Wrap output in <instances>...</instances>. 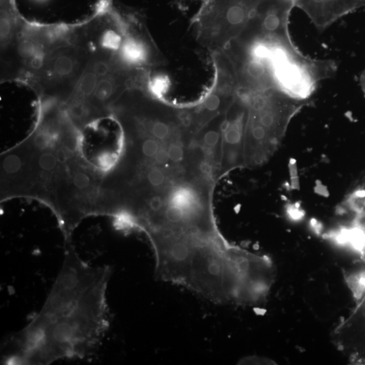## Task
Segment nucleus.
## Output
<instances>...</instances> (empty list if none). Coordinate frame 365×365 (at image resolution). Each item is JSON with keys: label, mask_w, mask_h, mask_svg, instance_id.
Masks as SVG:
<instances>
[{"label": "nucleus", "mask_w": 365, "mask_h": 365, "mask_svg": "<svg viewBox=\"0 0 365 365\" xmlns=\"http://www.w3.org/2000/svg\"><path fill=\"white\" fill-rule=\"evenodd\" d=\"M112 273L109 265L91 266L67 247L44 306L4 344L2 364L48 365L94 352L110 325L107 290Z\"/></svg>", "instance_id": "nucleus-1"}, {"label": "nucleus", "mask_w": 365, "mask_h": 365, "mask_svg": "<svg viewBox=\"0 0 365 365\" xmlns=\"http://www.w3.org/2000/svg\"><path fill=\"white\" fill-rule=\"evenodd\" d=\"M243 95L248 106L245 166L258 167L273 156L291 120L308 101L294 98L277 88Z\"/></svg>", "instance_id": "nucleus-2"}, {"label": "nucleus", "mask_w": 365, "mask_h": 365, "mask_svg": "<svg viewBox=\"0 0 365 365\" xmlns=\"http://www.w3.org/2000/svg\"><path fill=\"white\" fill-rule=\"evenodd\" d=\"M75 34L70 42L48 53L41 70L26 83L41 101L66 103L88 66L92 53Z\"/></svg>", "instance_id": "nucleus-3"}, {"label": "nucleus", "mask_w": 365, "mask_h": 365, "mask_svg": "<svg viewBox=\"0 0 365 365\" xmlns=\"http://www.w3.org/2000/svg\"><path fill=\"white\" fill-rule=\"evenodd\" d=\"M271 56L277 89L302 101H309L319 83L337 69L334 61L305 56L294 44L275 46Z\"/></svg>", "instance_id": "nucleus-4"}, {"label": "nucleus", "mask_w": 365, "mask_h": 365, "mask_svg": "<svg viewBox=\"0 0 365 365\" xmlns=\"http://www.w3.org/2000/svg\"><path fill=\"white\" fill-rule=\"evenodd\" d=\"M293 0H262L238 40L244 43L262 42L289 44V16Z\"/></svg>", "instance_id": "nucleus-5"}, {"label": "nucleus", "mask_w": 365, "mask_h": 365, "mask_svg": "<svg viewBox=\"0 0 365 365\" xmlns=\"http://www.w3.org/2000/svg\"><path fill=\"white\" fill-rule=\"evenodd\" d=\"M248 120L246 97L238 93L235 101L226 112L223 124L222 159L220 172L245 167V139Z\"/></svg>", "instance_id": "nucleus-6"}, {"label": "nucleus", "mask_w": 365, "mask_h": 365, "mask_svg": "<svg viewBox=\"0 0 365 365\" xmlns=\"http://www.w3.org/2000/svg\"><path fill=\"white\" fill-rule=\"evenodd\" d=\"M117 60L124 68L144 71L164 62L148 30L130 16Z\"/></svg>", "instance_id": "nucleus-7"}, {"label": "nucleus", "mask_w": 365, "mask_h": 365, "mask_svg": "<svg viewBox=\"0 0 365 365\" xmlns=\"http://www.w3.org/2000/svg\"><path fill=\"white\" fill-rule=\"evenodd\" d=\"M295 7L303 10L316 27L325 30L338 19L351 13L344 0H293Z\"/></svg>", "instance_id": "nucleus-8"}, {"label": "nucleus", "mask_w": 365, "mask_h": 365, "mask_svg": "<svg viewBox=\"0 0 365 365\" xmlns=\"http://www.w3.org/2000/svg\"><path fill=\"white\" fill-rule=\"evenodd\" d=\"M225 113L220 115L204 126L193 135V142L197 144L205 158L213 165L221 166L223 124Z\"/></svg>", "instance_id": "nucleus-9"}, {"label": "nucleus", "mask_w": 365, "mask_h": 365, "mask_svg": "<svg viewBox=\"0 0 365 365\" xmlns=\"http://www.w3.org/2000/svg\"><path fill=\"white\" fill-rule=\"evenodd\" d=\"M144 181L149 188L154 190H160V189L166 188L167 183H169L168 173L165 170L164 167L152 166L149 167L143 172Z\"/></svg>", "instance_id": "nucleus-10"}, {"label": "nucleus", "mask_w": 365, "mask_h": 365, "mask_svg": "<svg viewBox=\"0 0 365 365\" xmlns=\"http://www.w3.org/2000/svg\"><path fill=\"white\" fill-rule=\"evenodd\" d=\"M36 166L41 171L43 175H52V173L56 172L58 160L56 154L50 150L42 152L37 158Z\"/></svg>", "instance_id": "nucleus-11"}, {"label": "nucleus", "mask_w": 365, "mask_h": 365, "mask_svg": "<svg viewBox=\"0 0 365 365\" xmlns=\"http://www.w3.org/2000/svg\"><path fill=\"white\" fill-rule=\"evenodd\" d=\"M182 144V140L177 139L171 141L167 144V148L169 160L173 164L179 165L184 160L185 150Z\"/></svg>", "instance_id": "nucleus-12"}, {"label": "nucleus", "mask_w": 365, "mask_h": 365, "mask_svg": "<svg viewBox=\"0 0 365 365\" xmlns=\"http://www.w3.org/2000/svg\"><path fill=\"white\" fill-rule=\"evenodd\" d=\"M22 161L18 155H9L4 160V169L8 175H17L22 171Z\"/></svg>", "instance_id": "nucleus-13"}, {"label": "nucleus", "mask_w": 365, "mask_h": 365, "mask_svg": "<svg viewBox=\"0 0 365 365\" xmlns=\"http://www.w3.org/2000/svg\"><path fill=\"white\" fill-rule=\"evenodd\" d=\"M73 188L78 191L88 190L91 185L89 175L83 171H78L73 176Z\"/></svg>", "instance_id": "nucleus-14"}, {"label": "nucleus", "mask_w": 365, "mask_h": 365, "mask_svg": "<svg viewBox=\"0 0 365 365\" xmlns=\"http://www.w3.org/2000/svg\"><path fill=\"white\" fill-rule=\"evenodd\" d=\"M286 209L287 214L291 219L297 220L301 219L304 216L303 211L300 209V207L297 205V204H292V205L287 206Z\"/></svg>", "instance_id": "nucleus-15"}, {"label": "nucleus", "mask_w": 365, "mask_h": 365, "mask_svg": "<svg viewBox=\"0 0 365 365\" xmlns=\"http://www.w3.org/2000/svg\"><path fill=\"white\" fill-rule=\"evenodd\" d=\"M351 12L358 8L365 7V0H345Z\"/></svg>", "instance_id": "nucleus-16"}, {"label": "nucleus", "mask_w": 365, "mask_h": 365, "mask_svg": "<svg viewBox=\"0 0 365 365\" xmlns=\"http://www.w3.org/2000/svg\"><path fill=\"white\" fill-rule=\"evenodd\" d=\"M360 84L361 86L362 90L363 91L365 95V70L362 73L360 77Z\"/></svg>", "instance_id": "nucleus-17"}, {"label": "nucleus", "mask_w": 365, "mask_h": 365, "mask_svg": "<svg viewBox=\"0 0 365 365\" xmlns=\"http://www.w3.org/2000/svg\"><path fill=\"white\" fill-rule=\"evenodd\" d=\"M41 1H42V0H41Z\"/></svg>", "instance_id": "nucleus-18"}]
</instances>
